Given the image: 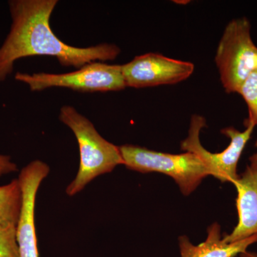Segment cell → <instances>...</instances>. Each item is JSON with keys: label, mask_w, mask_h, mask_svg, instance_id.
Instances as JSON below:
<instances>
[{"label": "cell", "mask_w": 257, "mask_h": 257, "mask_svg": "<svg viewBox=\"0 0 257 257\" xmlns=\"http://www.w3.org/2000/svg\"><path fill=\"white\" fill-rule=\"evenodd\" d=\"M57 0H13L9 2L10 31L0 47V82L13 73L15 62L32 56H52L64 67L82 68L96 61L113 60L120 49L113 44L76 47L60 40L52 31L50 20Z\"/></svg>", "instance_id": "cell-1"}, {"label": "cell", "mask_w": 257, "mask_h": 257, "mask_svg": "<svg viewBox=\"0 0 257 257\" xmlns=\"http://www.w3.org/2000/svg\"><path fill=\"white\" fill-rule=\"evenodd\" d=\"M60 119L73 132L80 155L78 172L66 189L67 195H76L93 179L124 165L119 147L103 138L94 124L73 106H62Z\"/></svg>", "instance_id": "cell-2"}, {"label": "cell", "mask_w": 257, "mask_h": 257, "mask_svg": "<svg viewBox=\"0 0 257 257\" xmlns=\"http://www.w3.org/2000/svg\"><path fill=\"white\" fill-rule=\"evenodd\" d=\"M119 147L126 168L142 173L156 172L170 176L184 195L194 192L203 179L211 175L204 162L191 152L172 155L135 145Z\"/></svg>", "instance_id": "cell-3"}, {"label": "cell", "mask_w": 257, "mask_h": 257, "mask_svg": "<svg viewBox=\"0 0 257 257\" xmlns=\"http://www.w3.org/2000/svg\"><path fill=\"white\" fill-rule=\"evenodd\" d=\"M223 87L226 93H237L245 79L257 69V47L251 36L246 18L230 21L221 37L215 56Z\"/></svg>", "instance_id": "cell-4"}, {"label": "cell", "mask_w": 257, "mask_h": 257, "mask_svg": "<svg viewBox=\"0 0 257 257\" xmlns=\"http://www.w3.org/2000/svg\"><path fill=\"white\" fill-rule=\"evenodd\" d=\"M15 79L28 84L32 91L52 87L68 88L79 92H109L126 88L121 65L92 62L75 72L66 74L18 72Z\"/></svg>", "instance_id": "cell-5"}, {"label": "cell", "mask_w": 257, "mask_h": 257, "mask_svg": "<svg viewBox=\"0 0 257 257\" xmlns=\"http://www.w3.org/2000/svg\"><path fill=\"white\" fill-rule=\"evenodd\" d=\"M206 125L204 117L193 115L188 137L181 143V149L197 155L213 177L221 182L234 184L239 177L237 174L238 162L256 126L244 121L246 128L243 132L231 126L222 128L221 133L230 139V144L220 153H211L202 146L199 138L201 130Z\"/></svg>", "instance_id": "cell-6"}, {"label": "cell", "mask_w": 257, "mask_h": 257, "mask_svg": "<svg viewBox=\"0 0 257 257\" xmlns=\"http://www.w3.org/2000/svg\"><path fill=\"white\" fill-rule=\"evenodd\" d=\"M194 69L192 62L157 53L137 56L131 62L121 65L126 87L137 89L177 84L189 78Z\"/></svg>", "instance_id": "cell-7"}, {"label": "cell", "mask_w": 257, "mask_h": 257, "mask_svg": "<svg viewBox=\"0 0 257 257\" xmlns=\"http://www.w3.org/2000/svg\"><path fill=\"white\" fill-rule=\"evenodd\" d=\"M50 171V167L46 163L35 160L24 167L19 175L23 197L21 211L16 226L19 257H39L35 226V202L38 189Z\"/></svg>", "instance_id": "cell-8"}, {"label": "cell", "mask_w": 257, "mask_h": 257, "mask_svg": "<svg viewBox=\"0 0 257 257\" xmlns=\"http://www.w3.org/2000/svg\"><path fill=\"white\" fill-rule=\"evenodd\" d=\"M239 220L230 234H224L226 243H233L257 234V170L249 166L234 182Z\"/></svg>", "instance_id": "cell-9"}, {"label": "cell", "mask_w": 257, "mask_h": 257, "mask_svg": "<svg viewBox=\"0 0 257 257\" xmlns=\"http://www.w3.org/2000/svg\"><path fill=\"white\" fill-rule=\"evenodd\" d=\"M204 242L195 246L187 236L179 237V248L182 257H235L245 251L250 245L257 242V234L247 239L233 243H226L221 239V227L214 223L207 229Z\"/></svg>", "instance_id": "cell-10"}, {"label": "cell", "mask_w": 257, "mask_h": 257, "mask_svg": "<svg viewBox=\"0 0 257 257\" xmlns=\"http://www.w3.org/2000/svg\"><path fill=\"white\" fill-rule=\"evenodd\" d=\"M22 202L21 187L18 179L0 187V227L17 226Z\"/></svg>", "instance_id": "cell-11"}, {"label": "cell", "mask_w": 257, "mask_h": 257, "mask_svg": "<svg viewBox=\"0 0 257 257\" xmlns=\"http://www.w3.org/2000/svg\"><path fill=\"white\" fill-rule=\"evenodd\" d=\"M248 106V116L245 121L257 125V69L245 79L237 92Z\"/></svg>", "instance_id": "cell-12"}, {"label": "cell", "mask_w": 257, "mask_h": 257, "mask_svg": "<svg viewBox=\"0 0 257 257\" xmlns=\"http://www.w3.org/2000/svg\"><path fill=\"white\" fill-rule=\"evenodd\" d=\"M0 257H19L16 226L0 227Z\"/></svg>", "instance_id": "cell-13"}, {"label": "cell", "mask_w": 257, "mask_h": 257, "mask_svg": "<svg viewBox=\"0 0 257 257\" xmlns=\"http://www.w3.org/2000/svg\"><path fill=\"white\" fill-rule=\"evenodd\" d=\"M18 170V165L8 155H0V177Z\"/></svg>", "instance_id": "cell-14"}, {"label": "cell", "mask_w": 257, "mask_h": 257, "mask_svg": "<svg viewBox=\"0 0 257 257\" xmlns=\"http://www.w3.org/2000/svg\"><path fill=\"white\" fill-rule=\"evenodd\" d=\"M255 147H256L257 150V140L256 143H255ZM250 164L249 167H251L253 170H257V151L256 153L253 154L252 156L250 157L249 158Z\"/></svg>", "instance_id": "cell-15"}, {"label": "cell", "mask_w": 257, "mask_h": 257, "mask_svg": "<svg viewBox=\"0 0 257 257\" xmlns=\"http://www.w3.org/2000/svg\"><path fill=\"white\" fill-rule=\"evenodd\" d=\"M240 257H257V253L254 252H248V251H245L241 253Z\"/></svg>", "instance_id": "cell-16"}]
</instances>
